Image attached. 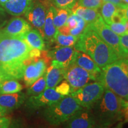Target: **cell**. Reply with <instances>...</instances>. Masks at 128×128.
<instances>
[{
    "instance_id": "16",
    "label": "cell",
    "mask_w": 128,
    "mask_h": 128,
    "mask_svg": "<svg viewBox=\"0 0 128 128\" xmlns=\"http://www.w3.org/2000/svg\"><path fill=\"white\" fill-rule=\"evenodd\" d=\"M74 63L88 72L90 74L95 76L96 79L102 70L89 55L78 50Z\"/></svg>"
},
{
    "instance_id": "5",
    "label": "cell",
    "mask_w": 128,
    "mask_h": 128,
    "mask_svg": "<svg viewBox=\"0 0 128 128\" xmlns=\"http://www.w3.org/2000/svg\"><path fill=\"white\" fill-rule=\"evenodd\" d=\"M82 108L71 96H64L57 102L46 108L44 117L49 124L59 125L66 122Z\"/></svg>"
},
{
    "instance_id": "13",
    "label": "cell",
    "mask_w": 128,
    "mask_h": 128,
    "mask_svg": "<svg viewBox=\"0 0 128 128\" xmlns=\"http://www.w3.org/2000/svg\"><path fill=\"white\" fill-rule=\"evenodd\" d=\"M96 126L92 110L83 108L76 112L65 124V127L68 128H91Z\"/></svg>"
},
{
    "instance_id": "22",
    "label": "cell",
    "mask_w": 128,
    "mask_h": 128,
    "mask_svg": "<svg viewBox=\"0 0 128 128\" xmlns=\"http://www.w3.org/2000/svg\"><path fill=\"white\" fill-rule=\"evenodd\" d=\"M23 89V86L17 80H6L0 83V95L16 93L20 92Z\"/></svg>"
},
{
    "instance_id": "8",
    "label": "cell",
    "mask_w": 128,
    "mask_h": 128,
    "mask_svg": "<svg viewBox=\"0 0 128 128\" xmlns=\"http://www.w3.org/2000/svg\"><path fill=\"white\" fill-rule=\"evenodd\" d=\"M64 79L70 85L71 93L96 81L95 76L74 63L65 68Z\"/></svg>"
},
{
    "instance_id": "25",
    "label": "cell",
    "mask_w": 128,
    "mask_h": 128,
    "mask_svg": "<svg viewBox=\"0 0 128 128\" xmlns=\"http://www.w3.org/2000/svg\"><path fill=\"white\" fill-rule=\"evenodd\" d=\"M46 76L44 73L41 77H40L33 84L28 87L26 95L28 96L38 95L46 89Z\"/></svg>"
},
{
    "instance_id": "17",
    "label": "cell",
    "mask_w": 128,
    "mask_h": 128,
    "mask_svg": "<svg viewBox=\"0 0 128 128\" xmlns=\"http://www.w3.org/2000/svg\"><path fill=\"white\" fill-rule=\"evenodd\" d=\"M31 2V0H7L1 7L11 15L19 16L24 14Z\"/></svg>"
},
{
    "instance_id": "18",
    "label": "cell",
    "mask_w": 128,
    "mask_h": 128,
    "mask_svg": "<svg viewBox=\"0 0 128 128\" xmlns=\"http://www.w3.org/2000/svg\"><path fill=\"white\" fill-rule=\"evenodd\" d=\"M56 7L50 6L47 10L45 22L43 29V38L47 41H54L55 35L58 32L54 23V17Z\"/></svg>"
},
{
    "instance_id": "15",
    "label": "cell",
    "mask_w": 128,
    "mask_h": 128,
    "mask_svg": "<svg viewBox=\"0 0 128 128\" xmlns=\"http://www.w3.org/2000/svg\"><path fill=\"white\" fill-rule=\"evenodd\" d=\"M26 96L21 92L0 95V106L8 113L20 108L26 100Z\"/></svg>"
},
{
    "instance_id": "9",
    "label": "cell",
    "mask_w": 128,
    "mask_h": 128,
    "mask_svg": "<svg viewBox=\"0 0 128 128\" xmlns=\"http://www.w3.org/2000/svg\"><path fill=\"white\" fill-rule=\"evenodd\" d=\"M78 50L72 46H60L48 52L52 60L51 65L60 68H66L74 62Z\"/></svg>"
},
{
    "instance_id": "39",
    "label": "cell",
    "mask_w": 128,
    "mask_h": 128,
    "mask_svg": "<svg viewBox=\"0 0 128 128\" xmlns=\"http://www.w3.org/2000/svg\"><path fill=\"white\" fill-rule=\"evenodd\" d=\"M6 80H10V79L7 76H6L4 74H3L2 72L0 71V83Z\"/></svg>"
},
{
    "instance_id": "27",
    "label": "cell",
    "mask_w": 128,
    "mask_h": 128,
    "mask_svg": "<svg viewBox=\"0 0 128 128\" xmlns=\"http://www.w3.org/2000/svg\"><path fill=\"white\" fill-rule=\"evenodd\" d=\"M78 0H52L55 7L57 8H66L71 10L77 2Z\"/></svg>"
},
{
    "instance_id": "31",
    "label": "cell",
    "mask_w": 128,
    "mask_h": 128,
    "mask_svg": "<svg viewBox=\"0 0 128 128\" xmlns=\"http://www.w3.org/2000/svg\"><path fill=\"white\" fill-rule=\"evenodd\" d=\"M112 31L119 36L125 34L126 33V30L125 26L122 22L120 23H112L108 25Z\"/></svg>"
},
{
    "instance_id": "23",
    "label": "cell",
    "mask_w": 128,
    "mask_h": 128,
    "mask_svg": "<svg viewBox=\"0 0 128 128\" xmlns=\"http://www.w3.org/2000/svg\"><path fill=\"white\" fill-rule=\"evenodd\" d=\"M101 15L108 25L111 24L112 18L118 11V7L110 2H103L101 6Z\"/></svg>"
},
{
    "instance_id": "43",
    "label": "cell",
    "mask_w": 128,
    "mask_h": 128,
    "mask_svg": "<svg viewBox=\"0 0 128 128\" xmlns=\"http://www.w3.org/2000/svg\"><path fill=\"white\" fill-rule=\"evenodd\" d=\"M123 1L126 4H128V0H123Z\"/></svg>"
},
{
    "instance_id": "24",
    "label": "cell",
    "mask_w": 128,
    "mask_h": 128,
    "mask_svg": "<svg viewBox=\"0 0 128 128\" xmlns=\"http://www.w3.org/2000/svg\"><path fill=\"white\" fill-rule=\"evenodd\" d=\"M72 13L71 10L56 8L54 17V23L56 28H60L65 24L69 16Z\"/></svg>"
},
{
    "instance_id": "38",
    "label": "cell",
    "mask_w": 128,
    "mask_h": 128,
    "mask_svg": "<svg viewBox=\"0 0 128 128\" xmlns=\"http://www.w3.org/2000/svg\"><path fill=\"white\" fill-rule=\"evenodd\" d=\"M123 12H124V18L128 20V4L125 7L123 8Z\"/></svg>"
},
{
    "instance_id": "44",
    "label": "cell",
    "mask_w": 128,
    "mask_h": 128,
    "mask_svg": "<svg viewBox=\"0 0 128 128\" xmlns=\"http://www.w3.org/2000/svg\"><path fill=\"white\" fill-rule=\"evenodd\" d=\"M125 58V59H126V60H128V54H127V55H126V57H125V58Z\"/></svg>"
},
{
    "instance_id": "1",
    "label": "cell",
    "mask_w": 128,
    "mask_h": 128,
    "mask_svg": "<svg viewBox=\"0 0 128 128\" xmlns=\"http://www.w3.org/2000/svg\"><path fill=\"white\" fill-rule=\"evenodd\" d=\"M32 49L22 37L0 33V71L10 79L23 78L26 67L33 60L29 57Z\"/></svg>"
},
{
    "instance_id": "6",
    "label": "cell",
    "mask_w": 128,
    "mask_h": 128,
    "mask_svg": "<svg viewBox=\"0 0 128 128\" xmlns=\"http://www.w3.org/2000/svg\"><path fill=\"white\" fill-rule=\"evenodd\" d=\"M104 92V87L103 85L96 81L89 83L81 88L71 92L70 96L76 99L82 108L91 109L102 97Z\"/></svg>"
},
{
    "instance_id": "3",
    "label": "cell",
    "mask_w": 128,
    "mask_h": 128,
    "mask_svg": "<svg viewBox=\"0 0 128 128\" xmlns=\"http://www.w3.org/2000/svg\"><path fill=\"white\" fill-rule=\"evenodd\" d=\"M96 81L128 102V61L120 58L101 70Z\"/></svg>"
},
{
    "instance_id": "12",
    "label": "cell",
    "mask_w": 128,
    "mask_h": 128,
    "mask_svg": "<svg viewBox=\"0 0 128 128\" xmlns=\"http://www.w3.org/2000/svg\"><path fill=\"white\" fill-rule=\"evenodd\" d=\"M49 60L46 59L36 58L26 67L24 71L23 78L27 87H30L36 80L46 72Z\"/></svg>"
},
{
    "instance_id": "14",
    "label": "cell",
    "mask_w": 128,
    "mask_h": 128,
    "mask_svg": "<svg viewBox=\"0 0 128 128\" xmlns=\"http://www.w3.org/2000/svg\"><path fill=\"white\" fill-rule=\"evenodd\" d=\"M32 29L30 23L21 17H14L0 30V33L14 37H23Z\"/></svg>"
},
{
    "instance_id": "4",
    "label": "cell",
    "mask_w": 128,
    "mask_h": 128,
    "mask_svg": "<svg viewBox=\"0 0 128 128\" xmlns=\"http://www.w3.org/2000/svg\"><path fill=\"white\" fill-rule=\"evenodd\" d=\"M124 101L110 90L104 88L103 96L91 108L97 125L107 127L119 120Z\"/></svg>"
},
{
    "instance_id": "20",
    "label": "cell",
    "mask_w": 128,
    "mask_h": 128,
    "mask_svg": "<svg viewBox=\"0 0 128 128\" xmlns=\"http://www.w3.org/2000/svg\"><path fill=\"white\" fill-rule=\"evenodd\" d=\"M71 11L72 13L81 17L87 23L94 22L101 16L97 10L82 7L80 6L78 2H76L71 9Z\"/></svg>"
},
{
    "instance_id": "41",
    "label": "cell",
    "mask_w": 128,
    "mask_h": 128,
    "mask_svg": "<svg viewBox=\"0 0 128 128\" xmlns=\"http://www.w3.org/2000/svg\"><path fill=\"white\" fill-rule=\"evenodd\" d=\"M122 22L124 24V26H125V28H126V33H128V20H127L126 18L124 17L122 20Z\"/></svg>"
},
{
    "instance_id": "33",
    "label": "cell",
    "mask_w": 128,
    "mask_h": 128,
    "mask_svg": "<svg viewBox=\"0 0 128 128\" xmlns=\"http://www.w3.org/2000/svg\"><path fill=\"white\" fill-rule=\"evenodd\" d=\"M11 119L7 117H1L0 118V128H8L11 124Z\"/></svg>"
},
{
    "instance_id": "10",
    "label": "cell",
    "mask_w": 128,
    "mask_h": 128,
    "mask_svg": "<svg viewBox=\"0 0 128 128\" xmlns=\"http://www.w3.org/2000/svg\"><path fill=\"white\" fill-rule=\"evenodd\" d=\"M63 97L64 96L56 92L55 88H48L38 95L30 96L26 101V107L32 110L48 107L57 102Z\"/></svg>"
},
{
    "instance_id": "42",
    "label": "cell",
    "mask_w": 128,
    "mask_h": 128,
    "mask_svg": "<svg viewBox=\"0 0 128 128\" xmlns=\"http://www.w3.org/2000/svg\"><path fill=\"white\" fill-rule=\"evenodd\" d=\"M7 1V0H0V5H1V6L4 4H5Z\"/></svg>"
},
{
    "instance_id": "11",
    "label": "cell",
    "mask_w": 128,
    "mask_h": 128,
    "mask_svg": "<svg viewBox=\"0 0 128 128\" xmlns=\"http://www.w3.org/2000/svg\"><path fill=\"white\" fill-rule=\"evenodd\" d=\"M46 12L47 10L44 4L36 1L31 2L30 6L24 13L29 23L39 30L42 36Z\"/></svg>"
},
{
    "instance_id": "26",
    "label": "cell",
    "mask_w": 128,
    "mask_h": 128,
    "mask_svg": "<svg viewBox=\"0 0 128 128\" xmlns=\"http://www.w3.org/2000/svg\"><path fill=\"white\" fill-rule=\"evenodd\" d=\"M78 39V37L61 34L58 31L55 35L54 41L60 46H72L76 44Z\"/></svg>"
},
{
    "instance_id": "28",
    "label": "cell",
    "mask_w": 128,
    "mask_h": 128,
    "mask_svg": "<svg viewBox=\"0 0 128 128\" xmlns=\"http://www.w3.org/2000/svg\"><path fill=\"white\" fill-rule=\"evenodd\" d=\"M103 2V0H78V4L80 6L96 10L102 6Z\"/></svg>"
},
{
    "instance_id": "36",
    "label": "cell",
    "mask_w": 128,
    "mask_h": 128,
    "mask_svg": "<svg viewBox=\"0 0 128 128\" xmlns=\"http://www.w3.org/2000/svg\"><path fill=\"white\" fill-rule=\"evenodd\" d=\"M123 112H124V117L128 121V102H125L124 101V107H123Z\"/></svg>"
},
{
    "instance_id": "34",
    "label": "cell",
    "mask_w": 128,
    "mask_h": 128,
    "mask_svg": "<svg viewBox=\"0 0 128 128\" xmlns=\"http://www.w3.org/2000/svg\"><path fill=\"white\" fill-rule=\"evenodd\" d=\"M42 55L41 50L37 49H32L29 52V57L32 59H36L40 58Z\"/></svg>"
},
{
    "instance_id": "32",
    "label": "cell",
    "mask_w": 128,
    "mask_h": 128,
    "mask_svg": "<svg viewBox=\"0 0 128 128\" xmlns=\"http://www.w3.org/2000/svg\"><path fill=\"white\" fill-rule=\"evenodd\" d=\"M120 42L122 51L125 56H126L128 54V33L120 36Z\"/></svg>"
},
{
    "instance_id": "40",
    "label": "cell",
    "mask_w": 128,
    "mask_h": 128,
    "mask_svg": "<svg viewBox=\"0 0 128 128\" xmlns=\"http://www.w3.org/2000/svg\"><path fill=\"white\" fill-rule=\"evenodd\" d=\"M7 114L8 113H7V112H6L2 107L0 106V118H1V117L6 116Z\"/></svg>"
},
{
    "instance_id": "2",
    "label": "cell",
    "mask_w": 128,
    "mask_h": 128,
    "mask_svg": "<svg viewBox=\"0 0 128 128\" xmlns=\"http://www.w3.org/2000/svg\"><path fill=\"white\" fill-rule=\"evenodd\" d=\"M74 48L89 55L101 69L120 59L114 49L87 26Z\"/></svg>"
},
{
    "instance_id": "21",
    "label": "cell",
    "mask_w": 128,
    "mask_h": 128,
    "mask_svg": "<svg viewBox=\"0 0 128 128\" xmlns=\"http://www.w3.org/2000/svg\"><path fill=\"white\" fill-rule=\"evenodd\" d=\"M22 38L33 49H37L42 51L45 47L44 38L37 29H31L27 32Z\"/></svg>"
},
{
    "instance_id": "35",
    "label": "cell",
    "mask_w": 128,
    "mask_h": 128,
    "mask_svg": "<svg viewBox=\"0 0 128 128\" xmlns=\"http://www.w3.org/2000/svg\"><path fill=\"white\" fill-rule=\"evenodd\" d=\"M103 2H110L113 3V4L116 5L117 7L119 8H124L126 7L127 4H125L123 0H103Z\"/></svg>"
},
{
    "instance_id": "19",
    "label": "cell",
    "mask_w": 128,
    "mask_h": 128,
    "mask_svg": "<svg viewBox=\"0 0 128 128\" xmlns=\"http://www.w3.org/2000/svg\"><path fill=\"white\" fill-rule=\"evenodd\" d=\"M65 68H57L50 65L46 69L45 72L46 86L48 88H55L58 84L64 78V72Z\"/></svg>"
},
{
    "instance_id": "30",
    "label": "cell",
    "mask_w": 128,
    "mask_h": 128,
    "mask_svg": "<svg viewBox=\"0 0 128 128\" xmlns=\"http://www.w3.org/2000/svg\"><path fill=\"white\" fill-rule=\"evenodd\" d=\"M55 91L60 95L65 96H68L71 92V87L69 83L65 80V81H62L60 84H58V86H56Z\"/></svg>"
},
{
    "instance_id": "37",
    "label": "cell",
    "mask_w": 128,
    "mask_h": 128,
    "mask_svg": "<svg viewBox=\"0 0 128 128\" xmlns=\"http://www.w3.org/2000/svg\"><path fill=\"white\" fill-rule=\"evenodd\" d=\"M2 14L1 12H0V30L4 26L5 24H6V22L5 21V20L3 18V16H2Z\"/></svg>"
},
{
    "instance_id": "29",
    "label": "cell",
    "mask_w": 128,
    "mask_h": 128,
    "mask_svg": "<svg viewBox=\"0 0 128 128\" xmlns=\"http://www.w3.org/2000/svg\"><path fill=\"white\" fill-rule=\"evenodd\" d=\"M78 22L76 26L73 29L70 30V34L76 37H79L82 34L87 24V22L79 16H78Z\"/></svg>"
},
{
    "instance_id": "7",
    "label": "cell",
    "mask_w": 128,
    "mask_h": 128,
    "mask_svg": "<svg viewBox=\"0 0 128 128\" xmlns=\"http://www.w3.org/2000/svg\"><path fill=\"white\" fill-rule=\"evenodd\" d=\"M87 28L93 30L99 36L114 49L120 58H124V54L121 48L120 37L110 29L109 26L105 23L102 16L94 22L87 23Z\"/></svg>"
}]
</instances>
